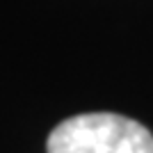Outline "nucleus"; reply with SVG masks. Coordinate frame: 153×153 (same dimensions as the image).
<instances>
[{"label":"nucleus","instance_id":"f257e3e1","mask_svg":"<svg viewBox=\"0 0 153 153\" xmlns=\"http://www.w3.org/2000/svg\"><path fill=\"white\" fill-rule=\"evenodd\" d=\"M46 149L48 153H153V135L128 117L91 112L55 126Z\"/></svg>","mask_w":153,"mask_h":153}]
</instances>
